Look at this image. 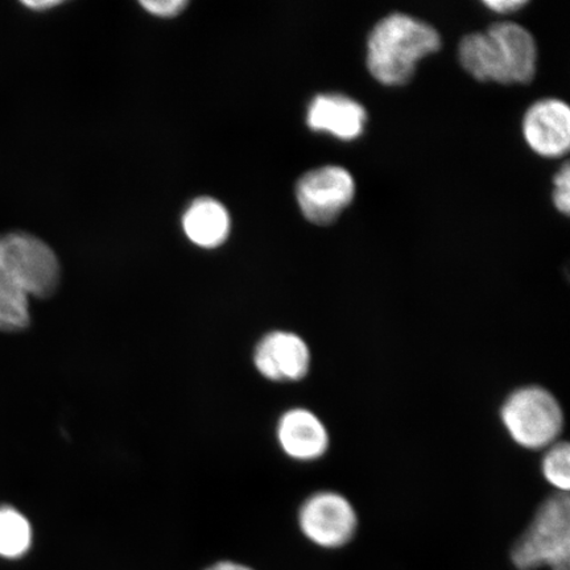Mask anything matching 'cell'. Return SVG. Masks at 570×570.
I'll use <instances>...</instances> for the list:
<instances>
[{"instance_id":"cell-1","label":"cell","mask_w":570,"mask_h":570,"mask_svg":"<svg viewBox=\"0 0 570 570\" xmlns=\"http://www.w3.org/2000/svg\"><path fill=\"white\" fill-rule=\"evenodd\" d=\"M459 57L463 69L481 82L524 85L537 75V41L529 30L512 21L466 35L460 42Z\"/></svg>"},{"instance_id":"cell-2","label":"cell","mask_w":570,"mask_h":570,"mask_svg":"<svg viewBox=\"0 0 570 570\" xmlns=\"http://www.w3.org/2000/svg\"><path fill=\"white\" fill-rule=\"evenodd\" d=\"M440 48V35L432 26L405 13H391L368 35L367 69L377 82L402 87L415 75L419 61Z\"/></svg>"},{"instance_id":"cell-3","label":"cell","mask_w":570,"mask_h":570,"mask_svg":"<svg viewBox=\"0 0 570 570\" xmlns=\"http://www.w3.org/2000/svg\"><path fill=\"white\" fill-rule=\"evenodd\" d=\"M511 560L519 570H570V501L558 493L546 499L529 529L512 547Z\"/></svg>"},{"instance_id":"cell-4","label":"cell","mask_w":570,"mask_h":570,"mask_svg":"<svg viewBox=\"0 0 570 570\" xmlns=\"http://www.w3.org/2000/svg\"><path fill=\"white\" fill-rule=\"evenodd\" d=\"M501 420L519 446L539 451L558 443L564 412L552 392L540 386L520 387L505 399Z\"/></svg>"},{"instance_id":"cell-5","label":"cell","mask_w":570,"mask_h":570,"mask_svg":"<svg viewBox=\"0 0 570 570\" xmlns=\"http://www.w3.org/2000/svg\"><path fill=\"white\" fill-rule=\"evenodd\" d=\"M0 271L28 296L39 298L51 297L61 281L53 249L28 233L0 235Z\"/></svg>"},{"instance_id":"cell-6","label":"cell","mask_w":570,"mask_h":570,"mask_svg":"<svg viewBox=\"0 0 570 570\" xmlns=\"http://www.w3.org/2000/svg\"><path fill=\"white\" fill-rule=\"evenodd\" d=\"M354 178L347 169L325 166L309 170L296 184L297 204L309 223L327 226L336 223L353 203Z\"/></svg>"},{"instance_id":"cell-7","label":"cell","mask_w":570,"mask_h":570,"mask_svg":"<svg viewBox=\"0 0 570 570\" xmlns=\"http://www.w3.org/2000/svg\"><path fill=\"white\" fill-rule=\"evenodd\" d=\"M297 520L304 537L326 550L351 543L358 529L354 505L336 491H318L306 498Z\"/></svg>"},{"instance_id":"cell-8","label":"cell","mask_w":570,"mask_h":570,"mask_svg":"<svg viewBox=\"0 0 570 570\" xmlns=\"http://www.w3.org/2000/svg\"><path fill=\"white\" fill-rule=\"evenodd\" d=\"M254 366L271 382H298L311 370V348L303 337L288 331H273L255 346Z\"/></svg>"},{"instance_id":"cell-9","label":"cell","mask_w":570,"mask_h":570,"mask_svg":"<svg viewBox=\"0 0 570 570\" xmlns=\"http://www.w3.org/2000/svg\"><path fill=\"white\" fill-rule=\"evenodd\" d=\"M523 135L543 158H561L570 146V110L560 99L547 98L533 104L523 119Z\"/></svg>"},{"instance_id":"cell-10","label":"cell","mask_w":570,"mask_h":570,"mask_svg":"<svg viewBox=\"0 0 570 570\" xmlns=\"http://www.w3.org/2000/svg\"><path fill=\"white\" fill-rule=\"evenodd\" d=\"M276 439L285 455L301 462L323 458L331 444L323 420L306 409L285 411L276 425Z\"/></svg>"},{"instance_id":"cell-11","label":"cell","mask_w":570,"mask_h":570,"mask_svg":"<svg viewBox=\"0 0 570 570\" xmlns=\"http://www.w3.org/2000/svg\"><path fill=\"white\" fill-rule=\"evenodd\" d=\"M366 122L365 107L337 92L316 96L306 111V124L312 131L331 134L346 141L360 138Z\"/></svg>"},{"instance_id":"cell-12","label":"cell","mask_w":570,"mask_h":570,"mask_svg":"<svg viewBox=\"0 0 570 570\" xmlns=\"http://www.w3.org/2000/svg\"><path fill=\"white\" fill-rule=\"evenodd\" d=\"M230 217L225 206L209 197L197 198L184 214L183 227L187 237L203 248L225 244L230 234Z\"/></svg>"},{"instance_id":"cell-13","label":"cell","mask_w":570,"mask_h":570,"mask_svg":"<svg viewBox=\"0 0 570 570\" xmlns=\"http://www.w3.org/2000/svg\"><path fill=\"white\" fill-rule=\"evenodd\" d=\"M32 541L30 520L16 509H0V556L10 560L23 558Z\"/></svg>"},{"instance_id":"cell-14","label":"cell","mask_w":570,"mask_h":570,"mask_svg":"<svg viewBox=\"0 0 570 570\" xmlns=\"http://www.w3.org/2000/svg\"><path fill=\"white\" fill-rule=\"evenodd\" d=\"M30 323V296L0 271V331L20 332Z\"/></svg>"},{"instance_id":"cell-15","label":"cell","mask_w":570,"mask_h":570,"mask_svg":"<svg viewBox=\"0 0 570 570\" xmlns=\"http://www.w3.org/2000/svg\"><path fill=\"white\" fill-rule=\"evenodd\" d=\"M544 455L541 470L548 483L558 490V493L568 494L570 489V449L566 441H558Z\"/></svg>"},{"instance_id":"cell-16","label":"cell","mask_w":570,"mask_h":570,"mask_svg":"<svg viewBox=\"0 0 570 570\" xmlns=\"http://www.w3.org/2000/svg\"><path fill=\"white\" fill-rule=\"evenodd\" d=\"M553 204L564 216H569L570 210V168L569 163H564V166L559 170L558 175L553 178Z\"/></svg>"},{"instance_id":"cell-17","label":"cell","mask_w":570,"mask_h":570,"mask_svg":"<svg viewBox=\"0 0 570 570\" xmlns=\"http://www.w3.org/2000/svg\"><path fill=\"white\" fill-rule=\"evenodd\" d=\"M142 9L153 16L164 19L176 18L187 9V0H168V2H140Z\"/></svg>"},{"instance_id":"cell-18","label":"cell","mask_w":570,"mask_h":570,"mask_svg":"<svg viewBox=\"0 0 570 570\" xmlns=\"http://www.w3.org/2000/svg\"><path fill=\"white\" fill-rule=\"evenodd\" d=\"M483 4L489 7L491 11L498 13H511L522 9V7L527 6V2L525 0H508V2L493 0V2H484Z\"/></svg>"},{"instance_id":"cell-19","label":"cell","mask_w":570,"mask_h":570,"mask_svg":"<svg viewBox=\"0 0 570 570\" xmlns=\"http://www.w3.org/2000/svg\"><path fill=\"white\" fill-rule=\"evenodd\" d=\"M204 570H255L252 567L244 564V562L234 561V560H219L213 562L209 567H206Z\"/></svg>"},{"instance_id":"cell-20","label":"cell","mask_w":570,"mask_h":570,"mask_svg":"<svg viewBox=\"0 0 570 570\" xmlns=\"http://www.w3.org/2000/svg\"><path fill=\"white\" fill-rule=\"evenodd\" d=\"M62 2L60 0H45V2H24V6L30 7L35 11H47L49 9H53V7L60 6Z\"/></svg>"}]
</instances>
